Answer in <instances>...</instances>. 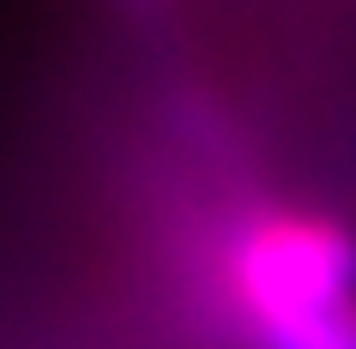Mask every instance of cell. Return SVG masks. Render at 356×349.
I'll list each match as a JSON object with an SVG mask.
<instances>
[{
    "mask_svg": "<svg viewBox=\"0 0 356 349\" xmlns=\"http://www.w3.org/2000/svg\"><path fill=\"white\" fill-rule=\"evenodd\" d=\"M206 295L248 349H356V235L326 211L260 205L211 241Z\"/></svg>",
    "mask_w": 356,
    "mask_h": 349,
    "instance_id": "6da1fadb",
    "label": "cell"
}]
</instances>
